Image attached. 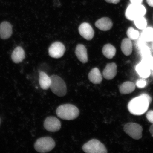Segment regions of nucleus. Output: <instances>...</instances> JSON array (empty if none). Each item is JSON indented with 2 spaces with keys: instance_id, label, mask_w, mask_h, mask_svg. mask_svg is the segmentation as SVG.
<instances>
[{
  "instance_id": "1",
  "label": "nucleus",
  "mask_w": 153,
  "mask_h": 153,
  "mask_svg": "<svg viewBox=\"0 0 153 153\" xmlns=\"http://www.w3.org/2000/svg\"><path fill=\"white\" fill-rule=\"evenodd\" d=\"M152 98L146 94H143L132 99L128 104L129 112L134 115H141L148 110Z\"/></svg>"
},
{
  "instance_id": "2",
  "label": "nucleus",
  "mask_w": 153,
  "mask_h": 153,
  "mask_svg": "<svg viewBox=\"0 0 153 153\" xmlns=\"http://www.w3.org/2000/svg\"><path fill=\"white\" fill-rule=\"evenodd\" d=\"M56 114L61 119L72 120L78 117L79 111L77 107L71 104H65L60 105L57 108Z\"/></svg>"
},
{
  "instance_id": "3",
  "label": "nucleus",
  "mask_w": 153,
  "mask_h": 153,
  "mask_svg": "<svg viewBox=\"0 0 153 153\" xmlns=\"http://www.w3.org/2000/svg\"><path fill=\"white\" fill-rule=\"evenodd\" d=\"M51 83L50 88L55 94L62 97L65 95L67 89L66 84L60 76L53 75L51 76Z\"/></svg>"
},
{
  "instance_id": "4",
  "label": "nucleus",
  "mask_w": 153,
  "mask_h": 153,
  "mask_svg": "<svg viewBox=\"0 0 153 153\" xmlns=\"http://www.w3.org/2000/svg\"><path fill=\"white\" fill-rule=\"evenodd\" d=\"M146 8L141 4L129 5L126 9L125 16L128 20L134 21L139 17L143 16L146 14Z\"/></svg>"
},
{
  "instance_id": "5",
  "label": "nucleus",
  "mask_w": 153,
  "mask_h": 153,
  "mask_svg": "<svg viewBox=\"0 0 153 153\" xmlns=\"http://www.w3.org/2000/svg\"><path fill=\"white\" fill-rule=\"evenodd\" d=\"M55 146V141L51 137H48L38 139L34 145V149L36 151L40 153L50 152Z\"/></svg>"
},
{
  "instance_id": "6",
  "label": "nucleus",
  "mask_w": 153,
  "mask_h": 153,
  "mask_svg": "<svg viewBox=\"0 0 153 153\" xmlns=\"http://www.w3.org/2000/svg\"><path fill=\"white\" fill-rule=\"evenodd\" d=\"M84 152L87 153H106L108 152L104 145L100 141L93 139L85 143L82 147Z\"/></svg>"
},
{
  "instance_id": "7",
  "label": "nucleus",
  "mask_w": 153,
  "mask_h": 153,
  "mask_svg": "<svg viewBox=\"0 0 153 153\" xmlns=\"http://www.w3.org/2000/svg\"><path fill=\"white\" fill-rule=\"evenodd\" d=\"M124 131L127 134L134 139L139 140L142 137V127L138 124L127 123L124 126Z\"/></svg>"
},
{
  "instance_id": "8",
  "label": "nucleus",
  "mask_w": 153,
  "mask_h": 153,
  "mask_svg": "<svg viewBox=\"0 0 153 153\" xmlns=\"http://www.w3.org/2000/svg\"><path fill=\"white\" fill-rule=\"evenodd\" d=\"M66 49L64 44L59 42L53 43L49 47V54L51 57L55 59L60 58L64 55Z\"/></svg>"
},
{
  "instance_id": "9",
  "label": "nucleus",
  "mask_w": 153,
  "mask_h": 153,
  "mask_svg": "<svg viewBox=\"0 0 153 153\" xmlns=\"http://www.w3.org/2000/svg\"><path fill=\"white\" fill-rule=\"evenodd\" d=\"M44 127L47 131L55 132L60 129L61 123L55 117L50 116L46 118L44 121Z\"/></svg>"
},
{
  "instance_id": "10",
  "label": "nucleus",
  "mask_w": 153,
  "mask_h": 153,
  "mask_svg": "<svg viewBox=\"0 0 153 153\" xmlns=\"http://www.w3.org/2000/svg\"><path fill=\"white\" fill-rule=\"evenodd\" d=\"M78 30L80 35L86 40H91L94 36V30L90 24L88 23L82 24L79 26Z\"/></svg>"
},
{
  "instance_id": "11",
  "label": "nucleus",
  "mask_w": 153,
  "mask_h": 153,
  "mask_svg": "<svg viewBox=\"0 0 153 153\" xmlns=\"http://www.w3.org/2000/svg\"><path fill=\"white\" fill-rule=\"evenodd\" d=\"M117 73V66L115 63H109L103 70V76L107 80H111L116 76Z\"/></svg>"
},
{
  "instance_id": "12",
  "label": "nucleus",
  "mask_w": 153,
  "mask_h": 153,
  "mask_svg": "<svg viewBox=\"0 0 153 153\" xmlns=\"http://www.w3.org/2000/svg\"><path fill=\"white\" fill-rule=\"evenodd\" d=\"M12 27L9 22H4L0 25V38L1 39H8L12 35Z\"/></svg>"
},
{
  "instance_id": "13",
  "label": "nucleus",
  "mask_w": 153,
  "mask_h": 153,
  "mask_svg": "<svg viewBox=\"0 0 153 153\" xmlns=\"http://www.w3.org/2000/svg\"><path fill=\"white\" fill-rule=\"evenodd\" d=\"M95 26L102 31H108L112 28L113 22L110 18L104 17L97 20L95 22Z\"/></svg>"
},
{
  "instance_id": "14",
  "label": "nucleus",
  "mask_w": 153,
  "mask_h": 153,
  "mask_svg": "<svg viewBox=\"0 0 153 153\" xmlns=\"http://www.w3.org/2000/svg\"><path fill=\"white\" fill-rule=\"evenodd\" d=\"M75 53L76 56L80 62L83 63H86L88 62L87 49L83 45L79 44L76 46Z\"/></svg>"
},
{
  "instance_id": "15",
  "label": "nucleus",
  "mask_w": 153,
  "mask_h": 153,
  "mask_svg": "<svg viewBox=\"0 0 153 153\" xmlns=\"http://www.w3.org/2000/svg\"><path fill=\"white\" fill-rule=\"evenodd\" d=\"M88 78L91 83L95 85L100 84L102 80V74L97 68H93L89 72Z\"/></svg>"
},
{
  "instance_id": "16",
  "label": "nucleus",
  "mask_w": 153,
  "mask_h": 153,
  "mask_svg": "<svg viewBox=\"0 0 153 153\" xmlns=\"http://www.w3.org/2000/svg\"><path fill=\"white\" fill-rule=\"evenodd\" d=\"M135 70L139 75L143 78H148L150 75V68L146 64L142 62L137 65Z\"/></svg>"
},
{
  "instance_id": "17",
  "label": "nucleus",
  "mask_w": 153,
  "mask_h": 153,
  "mask_svg": "<svg viewBox=\"0 0 153 153\" xmlns=\"http://www.w3.org/2000/svg\"><path fill=\"white\" fill-rule=\"evenodd\" d=\"M25 57V53L24 50L22 47L20 46L15 48L11 55V59L13 62L15 63L22 62Z\"/></svg>"
},
{
  "instance_id": "18",
  "label": "nucleus",
  "mask_w": 153,
  "mask_h": 153,
  "mask_svg": "<svg viewBox=\"0 0 153 153\" xmlns=\"http://www.w3.org/2000/svg\"><path fill=\"white\" fill-rule=\"evenodd\" d=\"M39 83L43 90H47L50 88L51 83V76H49L45 72H41L39 74Z\"/></svg>"
},
{
  "instance_id": "19",
  "label": "nucleus",
  "mask_w": 153,
  "mask_h": 153,
  "mask_svg": "<svg viewBox=\"0 0 153 153\" xmlns=\"http://www.w3.org/2000/svg\"><path fill=\"white\" fill-rule=\"evenodd\" d=\"M122 52L126 56H129L132 52L133 44L129 38H125L122 40L121 45Z\"/></svg>"
},
{
  "instance_id": "20",
  "label": "nucleus",
  "mask_w": 153,
  "mask_h": 153,
  "mask_svg": "<svg viewBox=\"0 0 153 153\" xmlns=\"http://www.w3.org/2000/svg\"><path fill=\"white\" fill-rule=\"evenodd\" d=\"M135 89V85L133 82L127 81L124 82L120 85L119 90L122 94H127L132 92Z\"/></svg>"
},
{
  "instance_id": "21",
  "label": "nucleus",
  "mask_w": 153,
  "mask_h": 153,
  "mask_svg": "<svg viewBox=\"0 0 153 153\" xmlns=\"http://www.w3.org/2000/svg\"><path fill=\"white\" fill-rule=\"evenodd\" d=\"M102 51L105 57L108 59H111L115 55L116 50L113 45L108 44L103 47Z\"/></svg>"
},
{
  "instance_id": "22",
  "label": "nucleus",
  "mask_w": 153,
  "mask_h": 153,
  "mask_svg": "<svg viewBox=\"0 0 153 153\" xmlns=\"http://www.w3.org/2000/svg\"><path fill=\"white\" fill-rule=\"evenodd\" d=\"M141 37L146 42L153 41V28H145L143 30Z\"/></svg>"
},
{
  "instance_id": "23",
  "label": "nucleus",
  "mask_w": 153,
  "mask_h": 153,
  "mask_svg": "<svg viewBox=\"0 0 153 153\" xmlns=\"http://www.w3.org/2000/svg\"><path fill=\"white\" fill-rule=\"evenodd\" d=\"M134 24L140 30H144L147 26V22L144 17H139L134 20Z\"/></svg>"
},
{
  "instance_id": "24",
  "label": "nucleus",
  "mask_w": 153,
  "mask_h": 153,
  "mask_svg": "<svg viewBox=\"0 0 153 153\" xmlns=\"http://www.w3.org/2000/svg\"><path fill=\"white\" fill-rule=\"evenodd\" d=\"M127 34L128 38L131 40H136L139 36V32L132 27L128 29Z\"/></svg>"
},
{
  "instance_id": "25",
  "label": "nucleus",
  "mask_w": 153,
  "mask_h": 153,
  "mask_svg": "<svg viewBox=\"0 0 153 153\" xmlns=\"http://www.w3.org/2000/svg\"><path fill=\"white\" fill-rule=\"evenodd\" d=\"M140 52L143 57V59L147 58L151 56L150 49L146 45L143 46L140 48Z\"/></svg>"
},
{
  "instance_id": "26",
  "label": "nucleus",
  "mask_w": 153,
  "mask_h": 153,
  "mask_svg": "<svg viewBox=\"0 0 153 153\" xmlns=\"http://www.w3.org/2000/svg\"><path fill=\"white\" fill-rule=\"evenodd\" d=\"M141 62H144L148 65L151 70L153 71V57L150 56L146 58L143 59Z\"/></svg>"
},
{
  "instance_id": "27",
  "label": "nucleus",
  "mask_w": 153,
  "mask_h": 153,
  "mask_svg": "<svg viewBox=\"0 0 153 153\" xmlns=\"http://www.w3.org/2000/svg\"><path fill=\"white\" fill-rule=\"evenodd\" d=\"M147 85V82L145 80H139L136 83V85L138 88H143L145 87Z\"/></svg>"
},
{
  "instance_id": "28",
  "label": "nucleus",
  "mask_w": 153,
  "mask_h": 153,
  "mask_svg": "<svg viewBox=\"0 0 153 153\" xmlns=\"http://www.w3.org/2000/svg\"><path fill=\"white\" fill-rule=\"evenodd\" d=\"M146 117L149 122L153 124V110L149 111L146 114Z\"/></svg>"
},
{
  "instance_id": "29",
  "label": "nucleus",
  "mask_w": 153,
  "mask_h": 153,
  "mask_svg": "<svg viewBox=\"0 0 153 153\" xmlns=\"http://www.w3.org/2000/svg\"><path fill=\"white\" fill-rule=\"evenodd\" d=\"M131 4H141L143 0H130Z\"/></svg>"
},
{
  "instance_id": "30",
  "label": "nucleus",
  "mask_w": 153,
  "mask_h": 153,
  "mask_svg": "<svg viewBox=\"0 0 153 153\" xmlns=\"http://www.w3.org/2000/svg\"><path fill=\"white\" fill-rule=\"evenodd\" d=\"M107 2L114 4H117L119 3L120 1V0H105Z\"/></svg>"
},
{
  "instance_id": "31",
  "label": "nucleus",
  "mask_w": 153,
  "mask_h": 153,
  "mask_svg": "<svg viewBox=\"0 0 153 153\" xmlns=\"http://www.w3.org/2000/svg\"><path fill=\"white\" fill-rule=\"evenodd\" d=\"M146 1L150 6L153 7V0H146Z\"/></svg>"
},
{
  "instance_id": "32",
  "label": "nucleus",
  "mask_w": 153,
  "mask_h": 153,
  "mask_svg": "<svg viewBox=\"0 0 153 153\" xmlns=\"http://www.w3.org/2000/svg\"><path fill=\"white\" fill-rule=\"evenodd\" d=\"M149 131L153 135V124L150 126V128H149Z\"/></svg>"
},
{
  "instance_id": "33",
  "label": "nucleus",
  "mask_w": 153,
  "mask_h": 153,
  "mask_svg": "<svg viewBox=\"0 0 153 153\" xmlns=\"http://www.w3.org/2000/svg\"><path fill=\"white\" fill-rule=\"evenodd\" d=\"M1 118H0V124H1Z\"/></svg>"
},
{
  "instance_id": "34",
  "label": "nucleus",
  "mask_w": 153,
  "mask_h": 153,
  "mask_svg": "<svg viewBox=\"0 0 153 153\" xmlns=\"http://www.w3.org/2000/svg\"><path fill=\"white\" fill-rule=\"evenodd\" d=\"M152 76H153V73H152Z\"/></svg>"
},
{
  "instance_id": "35",
  "label": "nucleus",
  "mask_w": 153,
  "mask_h": 153,
  "mask_svg": "<svg viewBox=\"0 0 153 153\" xmlns=\"http://www.w3.org/2000/svg\"></svg>"
}]
</instances>
